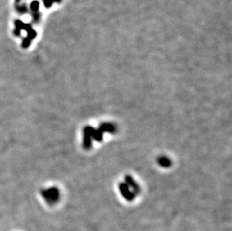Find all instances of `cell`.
<instances>
[{
  "instance_id": "3957f363",
  "label": "cell",
  "mask_w": 232,
  "mask_h": 231,
  "mask_svg": "<svg viewBox=\"0 0 232 231\" xmlns=\"http://www.w3.org/2000/svg\"><path fill=\"white\" fill-rule=\"evenodd\" d=\"M120 191L121 193V194L123 195V197L125 199H126L127 200H132L133 199L135 198L136 194H134V192L132 191V190L130 189V188L128 186V185L125 182H123V183H121L120 185Z\"/></svg>"
},
{
  "instance_id": "277c9868",
  "label": "cell",
  "mask_w": 232,
  "mask_h": 231,
  "mask_svg": "<svg viewBox=\"0 0 232 231\" xmlns=\"http://www.w3.org/2000/svg\"><path fill=\"white\" fill-rule=\"evenodd\" d=\"M125 183L127 184L128 186L132 190L134 194H137L138 193V191H140L139 186H138V184L136 183L135 181L133 180V178L131 176H127L125 177Z\"/></svg>"
},
{
  "instance_id": "8992f818",
  "label": "cell",
  "mask_w": 232,
  "mask_h": 231,
  "mask_svg": "<svg viewBox=\"0 0 232 231\" xmlns=\"http://www.w3.org/2000/svg\"><path fill=\"white\" fill-rule=\"evenodd\" d=\"M157 162L159 165L162 167H168L171 165V160L166 156H160Z\"/></svg>"
},
{
  "instance_id": "6da1fadb",
  "label": "cell",
  "mask_w": 232,
  "mask_h": 231,
  "mask_svg": "<svg viewBox=\"0 0 232 231\" xmlns=\"http://www.w3.org/2000/svg\"><path fill=\"white\" fill-rule=\"evenodd\" d=\"M41 195L49 205H53L59 201L60 192L59 189L55 186L41 190Z\"/></svg>"
},
{
  "instance_id": "7a4b0ae2",
  "label": "cell",
  "mask_w": 232,
  "mask_h": 231,
  "mask_svg": "<svg viewBox=\"0 0 232 231\" xmlns=\"http://www.w3.org/2000/svg\"><path fill=\"white\" fill-rule=\"evenodd\" d=\"M93 131L94 128L92 126H86L84 128V139H83V146L86 149H89L92 146V142L93 140Z\"/></svg>"
},
{
  "instance_id": "5b68a950",
  "label": "cell",
  "mask_w": 232,
  "mask_h": 231,
  "mask_svg": "<svg viewBox=\"0 0 232 231\" xmlns=\"http://www.w3.org/2000/svg\"><path fill=\"white\" fill-rule=\"evenodd\" d=\"M99 128L102 130V131L103 133H114L115 131H116V127L114 126L113 124H111V123H103V124L101 125V126H99Z\"/></svg>"
}]
</instances>
